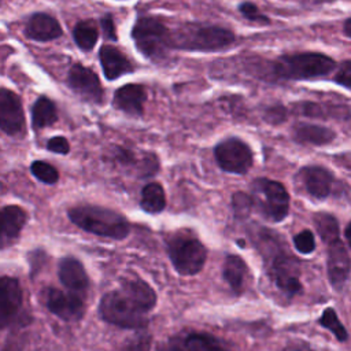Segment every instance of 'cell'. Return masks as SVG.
<instances>
[{
    "instance_id": "cell-1",
    "label": "cell",
    "mask_w": 351,
    "mask_h": 351,
    "mask_svg": "<svg viewBox=\"0 0 351 351\" xmlns=\"http://www.w3.org/2000/svg\"><path fill=\"white\" fill-rule=\"evenodd\" d=\"M259 239V248L271 281L285 296L293 298L302 291L299 262L287 250V244L281 243L278 234L263 230Z\"/></svg>"
},
{
    "instance_id": "cell-2",
    "label": "cell",
    "mask_w": 351,
    "mask_h": 351,
    "mask_svg": "<svg viewBox=\"0 0 351 351\" xmlns=\"http://www.w3.org/2000/svg\"><path fill=\"white\" fill-rule=\"evenodd\" d=\"M234 41L232 30L217 25L185 22L171 29V47L178 51L219 52L232 47Z\"/></svg>"
},
{
    "instance_id": "cell-3",
    "label": "cell",
    "mask_w": 351,
    "mask_h": 351,
    "mask_svg": "<svg viewBox=\"0 0 351 351\" xmlns=\"http://www.w3.org/2000/svg\"><path fill=\"white\" fill-rule=\"evenodd\" d=\"M67 215L74 225L96 236L122 240L130 232L129 222L122 214L100 206H74L69 208Z\"/></svg>"
},
{
    "instance_id": "cell-4",
    "label": "cell",
    "mask_w": 351,
    "mask_h": 351,
    "mask_svg": "<svg viewBox=\"0 0 351 351\" xmlns=\"http://www.w3.org/2000/svg\"><path fill=\"white\" fill-rule=\"evenodd\" d=\"M336 67L335 60L321 52L285 53L271 64V71L280 80H314L330 74Z\"/></svg>"
},
{
    "instance_id": "cell-5",
    "label": "cell",
    "mask_w": 351,
    "mask_h": 351,
    "mask_svg": "<svg viewBox=\"0 0 351 351\" xmlns=\"http://www.w3.org/2000/svg\"><path fill=\"white\" fill-rule=\"evenodd\" d=\"M130 37L136 48L151 62H163L171 47V29L156 16L141 15L136 19Z\"/></svg>"
},
{
    "instance_id": "cell-6",
    "label": "cell",
    "mask_w": 351,
    "mask_h": 351,
    "mask_svg": "<svg viewBox=\"0 0 351 351\" xmlns=\"http://www.w3.org/2000/svg\"><path fill=\"white\" fill-rule=\"evenodd\" d=\"M100 317L112 325L126 329H140L148 322L143 311L121 288L107 292L99 304Z\"/></svg>"
},
{
    "instance_id": "cell-7",
    "label": "cell",
    "mask_w": 351,
    "mask_h": 351,
    "mask_svg": "<svg viewBox=\"0 0 351 351\" xmlns=\"http://www.w3.org/2000/svg\"><path fill=\"white\" fill-rule=\"evenodd\" d=\"M252 202L262 217L270 222H280L289 211V193L287 188L274 180L256 178L252 185Z\"/></svg>"
},
{
    "instance_id": "cell-8",
    "label": "cell",
    "mask_w": 351,
    "mask_h": 351,
    "mask_svg": "<svg viewBox=\"0 0 351 351\" xmlns=\"http://www.w3.org/2000/svg\"><path fill=\"white\" fill-rule=\"evenodd\" d=\"M167 254L174 269L182 276L197 274L207 258V250L193 236L177 234L167 241Z\"/></svg>"
},
{
    "instance_id": "cell-9",
    "label": "cell",
    "mask_w": 351,
    "mask_h": 351,
    "mask_svg": "<svg viewBox=\"0 0 351 351\" xmlns=\"http://www.w3.org/2000/svg\"><path fill=\"white\" fill-rule=\"evenodd\" d=\"M214 156L223 171L233 174H245L254 163V154L250 145L237 137H228L219 141L214 148Z\"/></svg>"
},
{
    "instance_id": "cell-10",
    "label": "cell",
    "mask_w": 351,
    "mask_h": 351,
    "mask_svg": "<svg viewBox=\"0 0 351 351\" xmlns=\"http://www.w3.org/2000/svg\"><path fill=\"white\" fill-rule=\"evenodd\" d=\"M66 84L77 96L85 101L92 104L104 103V89L97 74L82 63H74L70 67Z\"/></svg>"
},
{
    "instance_id": "cell-11",
    "label": "cell",
    "mask_w": 351,
    "mask_h": 351,
    "mask_svg": "<svg viewBox=\"0 0 351 351\" xmlns=\"http://www.w3.org/2000/svg\"><path fill=\"white\" fill-rule=\"evenodd\" d=\"M156 351H230L217 337L200 332L177 333L162 343Z\"/></svg>"
},
{
    "instance_id": "cell-12",
    "label": "cell",
    "mask_w": 351,
    "mask_h": 351,
    "mask_svg": "<svg viewBox=\"0 0 351 351\" xmlns=\"http://www.w3.org/2000/svg\"><path fill=\"white\" fill-rule=\"evenodd\" d=\"M45 304L48 310L67 322L80 321L85 311L84 300L77 292H63L56 288H48L45 291Z\"/></svg>"
},
{
    "instance_id": "cell-13",
    "label": "cell",
    "mask_w": 351,
    "mask_h": 351,
    "mask_svg": "<svg viewBox=\"0 0 351 351\" xmlns=\"http://www.w3.org/2000/svg\"><path fill=\"white\" fill-rule=\"evenodd\" d=\"M0 128L8 136H21L25 132V114L21 97L11 89H0Z\"/></svg>"
},
{
    "instance_id": "cell-14",
    "label": "cell",
    "mask_w": 351,
    "mask_h": 351,
    "mask_svg": "<svg viewBox=\"0 0 351 351\" xmlns=\"http://www.w3.org/2000/svg\"><path fill=\"white\" fill-rule=\"evenodd\" d=\"M326 273L330 285L339 292L346 287L350 278L351 261L340 239L326 244Z\"/></svg>"
},
{
    "instance_id": "cell-15",
    "label": "cell",
    "mask_w": 351,
    "mask_h": 351,
    "mask_svg": "<svg viewBox=\"0 0 351 351\" xmlns=\"http://www.w3.org/2000/svg\"><path fill=\"white\" fill-rule=\"evenodd\" d=\"M298 177L304 191L317 200H324L329 197L335 186V176L324 166H304L299 170Z\"/></svg>"
},
{
    "instance_id": "cell-16",
    "label": "cell",
    "mask_w": 351,
    "mask_h": 351,
    "mask_svg": "<svg viewBox=\"0 0 351 351\" xmlns=\"http://www.w3.org/2000/svg\"><path fill=\"white\" fill-rule=\"evenodd\" d=\"M22 302L23 295L18 280L3 276L0 281V313L3 328L11 325L19 317Z\"/></svg>"
},
{
    "instance_id": "cell-17",
    "label": "cell",
    "mask_w": 351,
    "mask_h": 351,
    "mask_svg": "<svg viewBox=\"0 0 351 351\" xmlns=\"http://www.w3.org/2000/svg\"><path fill=\"white\" fill-rule=\"evenodd\" d=\"M145 101L147 88L141 84H125L112 96V106L130 117H141Z\"/></svg>"
},
{
    "instance_id": "cell-18",
    "label": "cell",
    "mask_w": 351,
    "mask_h": 351,
    "mask_svg": "<svg viewBox=\"0 0 351 351\" xmlns=\"http://www.w3.org/2000/svg\"><path fill=\"white\" fill-rule=\"evenodd\" d=\"M23 33L33 41L48 43L59 38L63 34V30L55 16L47 12H34L29 16Z\"/></svg>"
},
{
    "instance_id": "cell-19",
    "label": "cell",
    "mask_w": 351,
    "mask_h": 351,
    "mask_svg": "<svg viewBox=\"0 0 351 351\" xmlns=\"http://www.w3.org/2000/svg\"><path fill=\"white\" fill-rule=\"evenodd\" d=\"M99 60L101 64L103 74L108 81H114L136 70L134 64L128 59V56L117 47L110 44H104L100 47Z\"/></svg>"
},
{
    "instance_id": "cell-20",
    "label": "cell",
    "mask_w": 351,
    "mask_h": 351,
    "mask_svg": "<svg viewBox=\"0 0 351 351\" xmlns=\"http://www.w3.org/2000/svg\"><path fill=\"white\" fill-rule=\"evenodd\" d=\"M58 276L60 282L73 292H84L88 288L89 278L82 263L74 256H64L59 262Z\"/></svg>"
},
{
    "instance_id": "cell-21",
    "label": "cell",
    "mask_w": 351,
    "mask_h": 351,
    "mask_svg": "<svg viewBox=\"0 0 351 351\" xmlns=\"http://www.w3.org/2000/svg\"><path fill=\"white\" fill-rule=\"evenodd\" d=\"M27 221L26 211L15 204L3 207L1 210V245L14 243Z\"/></svg>"
},
{
    "instance_id": "cell-22",
    "label": "cell",
    "mask_w": 351,
    "mask_h": 351,
    "mask_svg": "<svg viewBox=\"0 0 351 351\" xmlns=\"http://www.w3.org/2000/svg\"><path fill=\"white\" fill-rule=\"evenodd\" d=\"M115 159L122 165L134 169V171L140 177H149L158 171L159 162L155 154L152 152H143L137 156L132 149L126 148H117Z\"/></svg>"
},
{
    "instance_id": "cell-23",
    "label": "cell",
    "mask_w": 351,
    "mask_h": 351,
    "mask_svg": "<svg viewBox=\"0 0 351 351\" xmlns=\"http://www.w3.org/2000/svg\"><path fill=\"white\" fill-rule=\"evenodd\" d=\"M121 289L147 314L156 304L155 291L141 278L129 277L121 281Z\"/></svg>"
},
{
    "instance_id": "cell-24",
    "label": "cell",
    "mask_w": 351,
    "mask_h": 351,
    "mask_svg": "<svg viewBox=\"0 0 351 351\" xmlns=\"http://www.w3.org/2000/svg\"><path fill=\"white\" fill-rule=\"evenodd\" d=\"M292 137L299 144H310V145H326L336 138V133L322 125L296 123L292 129Z\"/></svg>"
},
{
    "instance_id": "cell-25",
    "label": "cell",
    "mask_w": 351,
    "mask_h": 351,
    "mask_svg": "<svg viewBox=\"0 0 351 351\" xmlns=\"http://www.w3.org/2000/svg\"><path fill=\"white\" fill-rule=\"evenodd\" d=\"M223 280L236 295H241L247 285L248 267L239 255H228L222 266Z\"/></svg>"
},
{
    "instance_id": "cell-26",
    "label": "cell",
    "mask_w": 351,
    "mask_h": 351,
    "mask_svg": "<svg viewBox=\"0 0 351 351\" xmlns=\"http://www.w3.org/2000/svg\"><path fill=\"white\" fill-rule=\"evenodd\" d=\"M58 121V110L55 103L45 95L36 99L32 106V126L34 130H40L53 125Z\"/></svg>"
},
{
    "instance_id": "cell-27",
    "label": "cell",
    "mask_w": 351,
    "mask_h": 351,
    "mask_svg": "<svg viewBox=\"0 0 351 351\" xmlns=\"http://www.w3.org/2000/svg\"><path fill=\"white\" fill-rule=\"evenodd\" d=\"M141 208L149 214H158L166 207V195L160 184L149 182L141 189Z\"/></svg>"
},
{
    "instance_id": "cell-28",
    "label": "cell",
    "mask_w": 351,
    "mask_h": 351,
    "mask_svg": "<svg viewBox=\"0 0 351 351\" xmlns=\"http://www.w3.org/2000/svg\"><path fill=\"white\" fill-rule=\"evenodd\" d=\"M99 38L97 26L92 19L80 21L73 27V40L75 45L82 51H90L95 48Z\"/></svg>"
},
{
    "instance_id": "cell-29",
    "label": "cell",
    "mask_w": 351,
    "mask_h": 351,
    "mask_svg": "<svg viewBox=\"0 0 351 351\" xmlns=\"http://www.w3.org/2000/svg\"><path fill=\"white\" fill-rule=\"evenodd\" d=\"M313 223H314V228H315L318 236L321 237V240L325 244H328L336 239H340L339 221L333 214L324 213V211L315 213L313 215Z\"/></svg>"
},
{
    "instance_id": "cell-30",
    "label": "cell",
    "mask_w": 351,
    "mask_h": 351,
    "mask_svg": "<svg viewBox=\"0 0 351 351\" xmlns=\"http://www.w3.org/2000/svg\"><path fill=\"white\" fill-rule=\"evenodd\" d=\"M318 324L322 328L328 329L336 337V340H339L341 343L348 340V332H347L346 326L341 324V321H340V318H339V315H337L335 308L326 307L322 311L321 317L318 318Z\"/></svg>"
},
{
    "instance_id": "cell-31",
    "label": "cell",
    "mask_w": 351,
    "mask_h": 351,
    "mask_svg": "<svg viewBox=\"0 0 351 351\" xmlns=\"http://www.w3.org/2000/svg\"><path fill=\"white\" fill-rule=\"evenodd\" d=\"M30 171L38 181L45 184H55L59 180L58 169L44 160H34L30 165Z\"/></svg>"
},
{
    "instance_id": "cell-32",
    "label": "cell",
    "mask_w": 351,
    "mask_h": 351,
    "mask_svg": "<svg viewBox=\"0 0 351 351\" xmlns=\"http://www.w3.org/2000/svg\"><path fill=\"white\" fill-rule=\"evenodd\" d=\"M293 245L298 252L308 255L315 250V236L310 229H303L293 236Z\"/></svg>"
},
{
    "instance_id": "cell-33",
    "label": "cell",
    "mask_w": 351,
    "mask_h": 351,
    "mask_svg": "<svg viewBox=\"0 0 351 351\" xmlns=\"http://www.w3.org/2000/svg\"><path fill=\"white\" fill-rule=\"evenodd\" d=\"M239 11L250 22H256V23H262V25H269L270 23V19L259 11L256 4L251 3V1L240 3L239 4Z\"/></svg>"
},
{
    "instance_id": "cell-34",
    "label": "cell",
    "mask_w": 351,
    "mask_h": 351,
    "mask_svg": "<svg viewBox=\"0 0 351 351\" xmlns=\"http://www.w3.org/2000/svg\"><path fill=\"white\" fill-rule=\"evenodd\" d=\"M232 203H233V210L236 213L237 217H247L248 213L251 211L254 202H252V196L243 193V192H237L233 195L232 197Z\"/></svg>"
},
{
    "instance_id": "cell-35",
    "label": "cell",
    "mask_w": 351,
    "mask_h": 351,
    "mask_svg": "<svg viewBox=\"0 0 351 351\" xmlns=\"http://www.w3.org/2000/svg\"><path fill=\"white\" fill-rule=\"evenodd\" d=\"M287 108L281 104H273L265 108L263 111V118L266 119V122L271 123V125H278L282 123L287 119Z\"/></svg>"
},
{
    "instance_id": "cell-36",
    "label": "cell",
    "mask_w": 351,
    "mask_h": 351,
    "mask_svg": "<svg viewBox=\"0 0 351 351\" xmlns=\"http://www.w3.org/2000/svg\"><path fill=\"white\" fill-rule=\"evenodd\" d=\"M333 80L339 85L351 90V60H344L337 66Z\"/></svg>"
},
{
    "instance_id": "cell-37",
    "label": "cell",
    "mask_w": 351,
    "mask_h": 351,
    "mask_svg": "<svg viewBox=\"0 0 351 351\" xmlns=\"http://www.w3.org/2000/svg\"><path fill=\"white\" fill-rule=\"evenodd\" d=\"M100 27L103 32V36L106 37V40L110 41H117L118 36H117V27H115V22L111 14H106L100 18Z\"/></svg>"
},
{
    "instance_id": "cell-38",
    "label": "cell",
    "mask_w": 351,
    "mask_h": 351,
    "mask_svg": "<svg viewBox=\"0 0 351 351\" xmlns=\"http://www.w3.org/2000/svg\"><path fill=\"white\" fill-rule=\"evenodd\" d=\"M47 149L55 154L66 155L70 151V144L66 137L63 136H53L47 141Z\"/></svg>"
},
{
    "instance_id": "cell-39",
    "label": "cell",
    "mask_w": 351,
    "mask_h": 351,
    "mask_svg": "<svg viewBox=\"0 0 351 351\" xmlns=\"http://www.w3.org/2000/svg\"><path fill=\"white\" fill-rule=\"evenodd\" d=\"M282 351H315V350L311 348L310 344L304 341H292L287 347H284Z\"/></svg>"
},
{
    "instance_id": "cell-40",
    "label": "cell",
    "mask_w": 351,
    "mask_h": 351,
    "mask_svg": "<svg viewBox=\"0 0 351 351\" xmlns=\"http://www.w3.org/2000/svg\"><path fill=\"white\" fill-rule=\"evenodd\" d=\"M344 236H346V240H347L348 247L351 248V221L348 222V225H347L346 229H344Z\"/></svg>"
},
{
    "instance_id": "cell-41",
    "label": "cell",
    "mask_w": 351,
    "mask_h": 351,
    "mask_svg": "<svg viewBox=\"0 0 351 351\" xmlns=\"http://www.w3.org/2000/svg\"><path fill=\"white\" fill-rule=\"evenodd\" d=\"M343 30H344V34H346V36L351 37V18H348V19L344 22Z\"/></svg>"
}]
</instances>
